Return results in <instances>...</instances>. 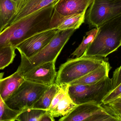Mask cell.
I'll use <instances>...</instances> for the list:
<instances>
[{
	"instance_id": "cell-1",
	"label": "cell",
	"mask_w": 121,
	"mask_h": 121,
	"mask_svg": "<svg viewBox=\"0 0 121 121\" xmlns=\"http://www.w3.org/2000/svg\"><path fill=\"white\" fill-rule=\"evenodd\" d=\"M56 3V2H55ZM40 9L4 28L0 32V48L16 47L36 34L51 29L55 3Z\"/></svg>"
},
{
	"instance_id": "cell-2",
	"label": "cell",
	"mask_w": 121,
	"mask_h": 121,
	"mask_svg": "<svg viewBox=\"0 0 121 121\" xmlns=\"http://www.w3.org/2000/svg\"><path fill=\"white\" fill-rule=\"evenodd\" d=\"M98 28L94 40L82 56L106 58L121 47V15Z\"/></svg>"
},
{
	"instance_id": "cell-3",
	"label": "cell",
	"mask_w": 121,
	"mask_h": 121,
	"mask_svg": "<svg viewBox=\"0 0 121 121\" xmlns=\"http://www.w3.org/2000/svg\"><path fill=\"white\" fill-rule=\"evenodd\" d=\"M75 30H58L49 43L33 57L27 58L21 54V62L17 71L21 75L40 65L56 61L62 49Z\"/></svg>"
},
{
	"instance_id": "cell-4",
	"label": "cell",
	"mask_w": 121,
	"mask_h": 121,
	"mask_svg": "<svg viewBox=\"0 0 121 121\" xmlns=\"http://www.w3.org/2000/svg\"><path fill=\"white\" fill-rule=\"evenodd\" d=\"M107 60L108 58L101 57L84 56L68 59L60 67L55 83L57 85L69 84L95 70Z\"/></svg>"
},
{
	"instance_id": "cell-5",
	"label": "cell",
	"mask_w": 121,
	"mask_h": 121,
	"mask_svg": "<svg viewBox=\"0 0 121 121\" xmlns=\"http://www.w3.org/2000/svg\"><path fill=\"white\" fill-rule=\"evenodd\" d=\"M112 90V80L108 76L92 84L69 85L68 94L77 105L88 103L102 105L103 99Z\"/></svg>"
},
{
	"instance_id": "cell-6",
	"label": "cell",
	"mask_w": 121,
	"mask_h": 121,
	"mask_svg": "<svg viewBox=\"0 0 121 121\" xmlns=\"http://www.w3.org/2000/svg\"><path fill=\"white\" fill-rule=\"evenodd\" d=\"M49 86L25 80L5 102L11 108L21 112L32 108Z\"/></svg>"
},
{
	"instance_id": "cell-7",
	"label": "cell",
	"mask_w": 121,
	"mask_h": 121,
	"mask_svg": "<svg viewBox=\"0 0 121 121\" xmlns=\"http://www.w3.org/2000/svg\"><path fill=\"white\" fill-rule=\"evenodd\" d=\"M86 18L91 28H98L121 15V0H94Z\"/></svg>"
},
{
	"instance_id": "cell-8",
	"label": "cell",
	"mask_w": 121,
	"mask_h": 121,
	"mask_svg": "<svg viewBox=\"0 0 121 121\" xmlns=\"http://www.w3.org/2000/svg\"><path fill=\"white\" fill-rule=\"evenodd\" d=\"M58 31L51 29L36 34L26 40L16 47L20 54L27 58L33 57L42 50L54 37Z\"/></svg>"
},
{
	"instance_id": "cell-9",
	"label": "cell",
	"mask_w": 121,
	"mask_h": 121,
	"mask_svg": "<svg viewBox=\"0 0 121 121\" xmlns=\"http://www.w3.org/2000/svg\"><path fill=\"white\" fill-rule=\"evenodd\" d=\"M94 0H58L55 4L52 23L56 28L63 17L86 11Z\"/></svg>"
},
{
	"instance_id": "cell-10",
	"label": "cell",
	"mask_w": 121,
	"mask_h": 121,
	"mask_svg": "<svg viewBox=\"0 0 121 121\" xmlns=\"http://www.w3.org/2000/svg\"><path fill=\"white\" fill-rule=\"evenodd\" d=\"M55 62L52 61L40 65L22 76L25 80L49 86L55 83L57 75Z\"/></svg>"
},
{
	"instance_id": "cell-11",
	"label": "cell",
	"mask_w": 121,
	"mask_h": 121,
	"mask_svg": "<svg viewBox=\"0 0 121 121\" xmlns=\"http://www.w3.org/2000/svg\"><path fill=\"white\" fill-rule=\"evenodd\" d=\"M108 113L110 112L102 104L85 103L77 105L69 114L61 117L59 121H90L95 115Z\"/></svg>"
},
{
	"instance_id": "cell-12",
	"label": "cell",
	"mask_w": 121,
	"mask_h": 121,
	"mask_svg": "<svg viewBox=\"0 0 121 121\" xmlns=\"http://www.w3.org/2000/svg\"><path fill=\"white\" fill-rule=\"evenodd\" d=\"M57 0H23L18 5L16 14L10 21L6 27L17 21L55 3Z\"/></svg>"
},
{
	"instance_id": "cell-13",
	"label": "cell",
	"mask_w": 121,
	"mask_h": 121,
	"mask_svg": "<svg viewBox=\"0 0 121 121\" xmlns=\"http://www.w3.org/2000/svg\"><path fill=\"white\" fill-rule=\"evenodd\" d=\"M25 80L19 72L13 74L0 80V95L4 101L11 96Z\"/></svg>"
},
{
	"instance_id": "cell-14",
	"label": "cell",
	"mask_w": 121,
	"mask_h": 121,
	"mask_svg": "<svg viewBox=\"0 0 121 121\" xmlns=\"http://www.w3.org/2000/svg\"><path fill=\"white\" fill-rule=\"evenodd\" d=\"M112 67L108 60H106L95 70L69 84L73 85L95 84L104 78L109 76V73Z\"/></svg>"
},
{
	"instance_id": "cell-15",
	"label": "cell",
	"mask_w": 121,
	"mask_h": 121,
	"mask_svg": "<svg viewBox=\"0 0 121 121\" xmlns=\"http://www.w3.org/2000/svg\"><path fill=\"white\" fill-rule=\"evenodd\" d=\"M18 7L12 0H0V32L16 14Z\"/></svg>"
},
{
	"instance_id": "cell-16",
	"label": "cell",
	"mask_w": 121,
	"mask_h": 121,
	"mask_svg": "<svg viewBox=\"0 0 121 121\" xmlns=\"http://www.w3.org/2000/svg\"><path fill=\"white\" fill-rule=\"evenodd\" d=\"M86 11L63 17L59 21L56 29L60 31L78 29L84 22Z\"/></svg>"
},
{
	"instance_id": "cell-17",
	"label": "cell",
	"mask_w": 121,
	"mask_h": 121,
	"mask_svg": "<svg viewBox=\"0 0 121 121\" xmlns=\"http://www.w3.org/2000/svg\"><path fill=\"white\" fill-rule=\"evenodd\" d=\"M58 90V85L55 83L50 86L35 102L32 108L48 111Z\"/></svg>"
},
{
	"instance_id": "cell-18",
	"label": "cell",
	"mask_w": 121,
	"mask_h": 121,
	"mask_svg": "<svg viewBox=\"0 0 121 121\" xmlns=\"http://www.w3.org/2000/svg\"><path fill=\"white\" fill-rule=\"evenodd\" d=\"M68 93L51 111H48L54 118L64 117L69 114L76 106Z\"/></svg>"
},
{
	"instance_id": "cell-19",
	"label": "cell",
	"mask_w": 121,
	"mask_h": 121,
	"mask_svg": "<svg viewBox=\"0 0 121 121\" xmlns=\"http://www.w3.org/2000/svg\"><path fill=\"white\" fill-rule=\"evenodd\" d=\"M98 31V28H95L86 33L82 43L72 54L73 57L76 56V58H78L82 56L89 45L94 40Z\"/></svg>"
},
{
	"instance_id": "cell-20",
	"label": "cell",
	"mask_w": 121,
	"mask_h": 121,
	"mask_svg": "<svg viewBox=\"0 0 121 121\" xmlns=\"http://www.w3.org/2000/svg\"><path fill=\"white\" fill-rule=\"evenodd\" d=\"M47 111L44 109L27 108L21 112L16 121H39L42 116Z\"/></svg>"
},
{
	"instance_id": "cell-21",
	"label": "cell",
	"mask_w": 121,
	"mask_h": 121,
	"mask_svg": "<svg viewBox=\"0 0 121 121\" xmlns=\"http://www.w3.org/2000/svg\"><path fill=\"white\" fill-rule=\"evenodd\" d=\"M16 48L12 46L0 48V70L12 63L16 55Z\"/></svg>"
},
{
	"instance_id": "cell-22",
	"label": "cell",
	"mask_w": 121,
	"mask_h": 121,
	"mask_svg": "<svg viewBox=\"0 0 121 121\" xmlns=\"http://www.w3.org/2000/svg\"><path fill=\"white\" fill-rule=\"evenodd\" d=\"M20 112L9 107L0 95V121H16Z\"/></svg>"
},
{
	"instance_id": "cell-23",
	"label": "cell",
	"mask_w": 121,
	"mask_h": 121,
	"mask_svg": "<svg viewBox=\"0 0 121 121\" xmlns=\"http://www.w3.org/2000/svg\"><path fill=\"white\" fill-rule=\"evenodd\" d=\"M58 85V90L52 99L51 105L48 111H51L54 109L58 103L63 99L65 95L68 93V89L69 84H61Z\"/></svg>"
},
{
	"instance_id": "cell-24",
	"label": "cell",
	"mask_w": 121,
	"mask_h": 121,
	"mask_svg": "<svg viewBox=\"0 0 121 121\" xmlns=\"http://www.w3.org/2000/svg\"><path fill=\"white\" fill-rule=\"evenodd\" d=\"M102 104L118 121H121V98H118L106 105Z\"/></svg>"
},
{
	"instance_id": "cell-25",
	"label": "cell",
	"mask_w": 121,
	"mask_h": 121,
	"mask_svg": "<svg viewBox=\"0 0 121 121\" xmlns=\"http://www.w3.org/2000/svg\"><path fill=\"white\" fill-rule=\"evenodd\" d=\"M121 95V83L109 93L103 99L102 104L106 105L118 98Z\"/></svg>"
},
{
	"instance_id": "cell-26",
	"label": "cell",
	"mask_w": 121,
	"mask_h": 121,
	"mask_svg": "<svg viewBox=\"0 0 121 121\" xmlns=\"http://www.w3.org/2000/svg\"><path fill=\"white\" fill-rule=\"evenodd\" d=\"M112 80L113 90L121 83V65L114 72Z\"/></svg>"
},
{
	"instance_id": "cell-27",
	"label": "cell",
	"mask_w": 121,
	"mask_h": 121,
	"mask_svg": "<svg viewBox=\"0 0 121 121\" xmlns=\"http://www.w3.org/2000/svg\"><path fill=\"white\" fill-rule=\"evenodd\" d=\"M55 121L54 117L51 114L47 111L42 116L39 121Z\"/></svg>"
},
{
	"instance_id": "cell-28",
	"label": "cell",
	"mask_w": 121,
	"mask_h": 121,
	"mask_svg": "<svg viewBox=\"0 0 121 121\" xmlns=\"http://www.w3.org/2000/svg\"><path fill=\"white\" fill-rule=\"evenodd\" d=\"M12 0L15 1L16 3H17L18 4V5H19V4L22 2V1L23 0Z\"/></svg>"
},
{
	"instance_id": "cell-29",
	"label": "cell",
	"mask_w": 121,
	"mask_h": 121,
	"mask_svg": "<svg viewBox=\"0 0 121 121\" xmlns=\"http://www.w3.org/2000/svg\"><path fill=\"white\" fill-rule=\"evenodd\" d=\"M4 75V72H1L0 73V80L3 79V77Z\"/></svg>"
},
{
	"instance_id": "cell-30",
	"label": "cell",
	"mask_w": 121,
	"mask_h": 121,
	"mask_svg": "<svg viewBox=\"0 0 121 121\" xmlns=\"http://www.w3.org/2000/svg\"><path fill=\"white\" fill-rule=\"evenodd\" d=\"M118 98H121V96H119V97H118ZM117 99H118V98H117Z\"/></svg>"
},
{
	"instance_id": "cell-31",
	"label": "cell",
	"mask_w": 121,
	"mask_h": 121,
	"mask_svg": "<svg viewBox=\"0 0 121 121\" xmlns=\"http://www.w3.org/2000/svg\"><path fill=\"white\" fill-rule=\"evenodd\" d=\"M120 45H121V43H120Z\"/></svg>"
}]
</instances>
